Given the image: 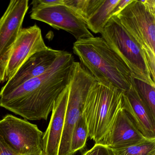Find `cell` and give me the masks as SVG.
Returning a JSON list of instances; mask_svg holds the SVG:
<instances>
[{"label": "cell", "mask_w": 155, "mask_h": 155, "mask_svg": "<svg viewBox=\"0 0 155 155\" xmlns=\"http://www.w3.org/2000/svg\"><path fill=\"white\" fill-rule=\"evenodd\" d=\"M48 48L42 38L41 30L37 25L21 29L8 61L5 81L11 78L31 56Z\"/></svg>", "instance_id": "obj_10"}, {"label": "cell", "mask_w": 155, "mask_h": 155, "mask_svg": "<svg viewBox=\"0 0 155 155\" xmlns=\"http://www.w3.org/2000/svg\"><path fill=\"white\" fill-rule=\"evenodd\" d=\"M75 63L71 53L62 51L42 75L0 97V106L25 119L47 120L55 101L69 85Z\"/></svg>", "instance_id": "obj_1"}, {"label": "cell", "mask_w": 155, "mask_h": 155, "mask_svg": "<svg viewBox=\"0 0 155 155\" xmlns=\"http://www.w3.org/2000/svg\"><path fill=\"white\" fill-rule=\"evenodd\" d=\"M43 155V154H42V155Z\"/></svg>", "instance_id": "obj_24"}, {"label": "cell", "mask_w": 155, "mask_h": 155, "mask_svg": "<svg viewBox=\"0 0 155 155\" xmlns=\"http://www.w3.org/2000/svg\"><path fill=\"white\" fill-rule=\"evenodd\" d=\"M122 108L139 131L147 139H155V117L139 96L133 82L122 92Z\"/></svg>", "instance_id": "obj_12"}, {"label": "cell", "mask_w": 155, "mask_h": 155, "mask_svg": "<svg viewBox=\"0 0 155 155\" xmlns=\"http://www.w3.org/2000/svg\"><path fill=\"white\" fill-rule=\"evenodd\" d=\"M0 136L20 155L43 154V132L38 126L12 115L0 120Z\"/></svg>", "instance_id": "obj_7"}, {"label": "cell", "mask_w": 155, "mask_h": 155, "mask_svg": "<svg viewBox=\"0 0 155 155\" xmlns=\"http://www.w3.org/2000/svg\"><path fill=\"white\" fill-rule=\"evenodd\" d=\"M132 0H120L119 2L114 9L113 16H117L125 7L132 2ZM112 16V17H113Z\"/></svg>", "instance_id": "obj_21"}, {"label": "cell", "mask_w": 155, "mask_h": 155, "mask_svg": "<svg viewBox=\"0 0 155 155\" xmlns=\"http://www.w3.org/2000/svg\"><path fill=\"white\" fill-rule=\"evenodd\" d=\"M132 81L139 96L155 117V87L133 78Z\"/></svg>", "instance_id": "obj_17"}, {"label": "cell", "mask_w": 155, "mask_h": 155, "mask_svg": "<svg viewBox=\"0 0 155 155\" xmlns=\"http://www.w3.org/2000/svg\"><path fill=\"white\" fill-rule=\"evenodd\" d=\"M62 51L48 48L33 54L2 87L0 97L8 95L28 81L42 75L51 67Z\"/></svg>", "instance_id": "obj_11"}, {"label": "cell", "mask_w": 155, "mask_h": 155, "mask_svg": "<svg viewBox=\"0 0 155 155\" xmlns=\"http://www.w3.org/2000/svg\"><path fill=\"white\" fill-rule=\"evenodd\" d=\"M28 0H12L0 19V83L5 82V72L12 48L29 8Z\"/></svg>", "instance_id": "obj_8"}, {"label": "cell", "mask_w": 155, "mask_h": 155, "mask_svg": "<svg viewBox=\"0 0 155 155\" xmlns=\"http://www.w3.org/2000/svg\"></svg>", "instance_id": "obj_23"}, {"label": "cell", "mask_w": 155, "mask_h": 155, "mask_svg": "<svg viewBox=\"0 0 155 155\" xmlns=\"http://www.w3.org/2000/svg\"><path fill=\"white\" fill-rule=\"evenodd\" d=\"M101 34L109 46L127 65L132 78L155 87L144 51L116 16L110 18Z\"/></svg>", "instance_id": "obj_4"}, {"label": "cell", "mask_w": 155, "mask_h": 155, "mask_svg": "<svg viewBox=\"0 0 155 155\" xmlns=\"http://www.w3.org/2000/svg\"><path fill=\"white\" fill-rule=\"evenodd\" d=\"M145 8H147L152 14L155 15V0H144L140 1Z\"/></svg>", "instance_id": "obj_22"}, {"label": "cell", "mask_w": 155, "mask_h": 155, "mask_svg": "<svg viewBox=\"0 0 155 155\" xmlns=\"http://www.w3.org/2000/svg\"><path fill=\"white\" fill-rule=\"evenodd\" d=\"M0 155H20L12 150L0 136Z\"/></svg>", "instance_id": "obj_20"}, {"label": "cell", "mask_w": 155, "mask_h": 155, "mask_svg": "<svg viewBox=\"0 0 155 155\" xmlns=\"http://www.w3.org/2000/svg\"><path fill=\"white\" fill-rule=\"evenodd\" d=\"M88 137L87 128L82 116L75 125L71 135L70 155H73L79 150H83L86 147Z\"/></svg>", "instance_id": "obj_16"}, {"label": "cell", "mask_w": 155, "mask_h": 155, "mask_svg": "<svg viewBox=\"0 0 155 155\" xmlns=\"http://www.w3.org/2000/svg\"><path fill=\"white\" fill-rule=\"evenodd\" d=\"M122 92L115 87L94 82L84 100L81 116L89 137L99 143L108 133L122 107Z\"/></svg>", "instance_id": "obj_3"}, {"label": "cell", "mask_w": 155, "mask_h": 155, "mask_svg": "<svg viewBox=\"0 0 155 155\" xmlns=\"http://www.w3.org/2000/svg\"><path fill=\"white\" fill-rule=\"evenodd\" d=\"M69 85L54 103L50 121L43 135V154L58 155L65 123Z\"/></svg>", "instance_id": "obj_14"}, {"label": "cell", "mask_w": 155, "mask_h": 155, "mask_svg": "<svg viewBox=\"0 0 155 155\" xmlns=\"http://www.w3.org/2000/svg\"><path fill=\"white\" fill-rule=\"evenodd\" d=\"M120 0H89L85 21L88 29L95 34H101L113 16Z\"/></svg>", "instance_id": "obj_15"}, {"label": "cell", "mask_w": 155, "mask_h": 155, "mask_svg": "<svg viewBox=\"0 0 155 155\" xmlns=\"http://www.w3.org/2000/svg\"><path fill=\"white\" fill-rule=\"evenodd\" d=\"M111 150L114 155H155V139H147L136 145Z\"/></svg>", "instance_id": "obj_18"}, {"label": "cell", "mask_w": 155, "mask_h": 155, "mask_svg": "<svg viewBox=\"0 0 155 155\" xmlns=\"http://www.w3.org/2000/svg\"><path fill=\"white\" fill-rule=\"evenodd\" d=\"M147 139L122 107L118 112L108 133L99 143L113 149L136 145Z\"/></svg>", "instance_id": "obj_13"}, {"label": "cell", "mask_w": 155, "mask_h": 155, "mask_svg": "<svg viewBox=\"0 0 155 155\" xmlns=\"http://www.w3.org/2000/svg\"><path fill=\"white\" fill-rule=\"evenodd\" d=\"M83 155H114L112 150L106 146L95 144L91 149L87 150Z\"/></svg>", "instance_id": "obj_19"}, {"label": "cell", "mask_w": 155, "mask_h": 155, "mask_svg": "<svg viewBox=\"0 0 155 155\" xmlns=\"http://www.w3.org/2000/svg\"><path fill=\"white\" fill-rule=\"evenodd\" d=\"M73 50L98 83L111 85L123 92L130 88L132 78L130 71L102 37L77 41Z\"/></svg>", "instance_id": "obj_2"}, {"label": "cell", "mask_w": 155, "mask_h": 155, "mask_svg": "<svg viewBox=\"0 0 155 155\" xmlns=\"http://www.w3.org/2000/svg\"><path fill=\"white\" fill-rule=\"evenodd\" d=\"M30 17L32 19L47 23L56 29L69 32L77 41L94 37L84 19L64 4L32 9Z\"/></svg>", "instance_id": "obj_9"}, {"label": "cell", "mask_w": 155, "mask_h": 155, "mask_svg": "<svg viewBox=\"0 0 155 155\" xmlns=\"http://www.w3.org/2000/svg\"><path fill=\"white\" fill-rule=\"evenodd\" d=\"M115 16L144 51L151 78L155 82V14L140 1L132 0Z\"/></svg>", "instance_id": "obj_5"}, {"label": "cell", "mask_w": 155, "mask_h": 155, "mask_svg": "<svg viewBox=\"0 0 155 155\" xmlns=\"http://www.w3.org/2000/svg\"><path fill=\"white\" fill-rule=\"evenodd\" d=\"M96 80L80 62H76L69 85L65 123L58 155H71L72 131L81 116L84 100Z\"/></svg>", "instance_id": "obj_6"}]
</instances>
